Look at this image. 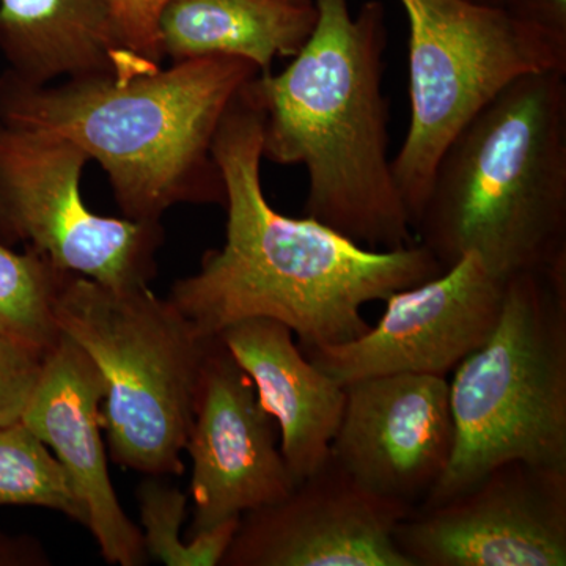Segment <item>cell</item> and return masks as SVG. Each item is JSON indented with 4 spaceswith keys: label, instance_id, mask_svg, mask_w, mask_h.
Here are the masks:
<instances>
[{
    "label": "cell",
    "instance_id": "obj_4",
    "mask_svg": "<svg viewBox=\"0 0 566 566\" xmlns=\"http://www.w3.org/2000/svg\"><path fill=\"white\" fill-rule=\"evenodd\" d=\"M416 241L444 270L475 252L499 277L566 268V73L517 77L436 166Z\"/></svg>",
    "mask_w": 566,
    "mask_h": 566
},
{
    "label": "cell",
    "instance_id": "obj_18",
    "mask_svg": "<svg viewBox=\"0 0 566 566\" xmlns=\"http://www.w3.org/2000/svg\"><path fill=\"white\" fill-rule=\"evenodd\" d=\"M69 271L41 253L0 243V331L48 354L62 337L55 301Z\"/></svg>",
    "mask_w": 566,
    "mask_h": 566
},
{
    "label": "cell",
    "instance_id": "obj_3",
    "mask_svg": "<svg viewBox=\"0 0 566 566\" xmlns=\"http://www.w3.org/2000/svg\"><path fill=\"white\" fill-rule=\"evenodd\" d=\"M260 74L245 59H189L118 80L32 84L0 74V118L66 137L109 177L132 221L161 222L177 205H221L227 193L212 142L241 88Z\"/></svg>",
    "mask_w": 566,
    "mask_h": 566
},
{
    "label": "cell",
    "instance_id": "obj_6",
    "mask_svg": "<svg viewBox=\"0 0 566 566\" xmlns=\"http://www.w3.org/2000/svg\"><path fill=\"white\" fill-rule=\"evenodd\" d=\"M55 319L104 379L112 461L145 475L185 474L197 385L211 337L150 285L111 289L70 273Z\"/></svg>",
    "mask_w": 566,
    "mask_h": 566
},
{
    "label": "cell",
    "instance_id": "obj_5",
    "mask_svg": "<svg viewBox=\"0 0 566 566\" xmlns=\"http://www.w3.org/2000/svg\"><path fill=\"white\" fill-rule=\"evenodd\" d=\"M455 447L419 506L444 502L506 461L566 468V268L506 281L485 344L449 382Z\"/></svg>",
    "mask_w": 566,
    "mask_h": 566
},
{
    "label": "cell",
    "instance_id": "obj_10",
    "mask_svg": "<svg viewBox=\"0 0 566 566\" xmlns=\"http://www.w3.org/2000/svg\"><path fill=\"white\" fill-rule=\"evenodd\" d=\"M509 279L475 252L441 274L390 294L367 334L340 345L301 349L342 385L371 376H446L493 333Z\"/></svg>",
    "mask_w": 566,
    "mask_h": 566
},
{
    "label": "cell",
    "instance_id": "obj_14",
    "mask_svg": "<svg viewBox=\"0 0 566 566\" xmlns=\"http://www.w3.org/2000/svg\"><path fill=\"white\" fill-rule=\"evenodd\" d=\"M106 386L95 364L62 333L22 422L50 447L87 512V528L107 564H147L140 527L118 501L107 468L102 405Z\"/></svg>",
    "mask_w": 566,
    "mask_h": 566
},
{
    "label": "cell",
    "instance_id": "obj_8",
    "mask_svg": "<svg viewBox=\"0 0 566 566\" xmlns=\"http://www.w3.org/2000/svg\"><path fill=\"white\" fill-rule=\"evenodd\" d=\"M88 161L66 137L0 118V243L24 244L111 289L148 286L158 273L161 222L88 210L81 192Z\"/></svg>",
    "mask_w": 566,
    "mask_h": 566
},
{
    "label": "cell",
    "instance_id": "obj_17",
    "mask_svg": "<svg viewBox=\"0 0 566 566\" xmlns=\"http://www.w3.org/2000/svg\"><path fill=\"white\" fill-rule=\"evenodd\" d=\"M315 24L314 0H170L159 18V50L172 63L245 59L266 74L275 59L300 52Z\"/></svg>",
    "mask_w": 566,
    "mask_h": 566
},
{
    "label": "cell",
    "instance_id": "obj_16",
    "mask_svg": "<svg viewBox=\"0 0 566 566\" xmlns=\"http://www.w3.org/2000/svg\"><path fill=\"white\" fill-rule=\"evenodd\" d=\"M0 52L7 70L32 84L161 69L123 44L107 0H0Z\"/></svg>",
    "mask_w": 566,
    "mask_h": 566
},
{
    "label": "cell",
    "instance_id": "obj_21",
    "mask_svg": "<svg viewBox=\"0 0 566 566\" xmlns=\"http://www.w3.org/2000/svg\"><path fill=\"white\" fill-rule=\"evenodd\" d=\"M48 354L0 331V424L22 420Z\"/></svg>",
    "mask_w": 566,
    "mask_h": 566
},
{
    "label": "cell",
    "instance_id": "obj_22",
    "mask_svg": "<svg viewBox=\"0 0 566 566\" xmlns=\"http://www.w3.org/2000/svg\"><path fill=\"white\" fill-rule=\"evenodd\" d=\"M118 36L133 54L163 66L158 24L170 0H107Z\"/></svg>",
    "mask_w": 566,
    "mask_h": 566
},
{
    "label": "cell",
    "instance_id": "obj_25",
    "mask_svg": "<svg viewBox=\"0 0 566 566\" xmlns=\"http://www.w3.org/2000/svg\"><path fill=\"white\" fill-rule=\"evenodd\" d=\"M469 2L480 3V6L501 7V9H504L509 0H469Z\"/></svg>",
    "mask_w": 566,
    "mask_h": 566
},
{
    "label": "cell",
    "instance_id": "obj_12",
    "mask_svg": "<svg viewBox=\"0 0 566 566\" xmlns=\"http://www.w3.org/2000/svg\"><path fill=\"white\" fill-rule=\"evenodd\" d=\"M331 458L368 491L415 510L455 447L446 376L394 374L345 385Z\"/></svg>",
    "mask_w": 566,
    "mask_h": 566
},
{
    "label": "cell",
    "instance_id": "obj_23",
    "mask_svg": "<svg viewBox=\"0 0 566 566\" xmlns=\"http://www.w3.org/2000/svg\"><path fill=\"white\" fill-rule=\"evenodd\" d=\"M513 18L566 43V0H509Z\"/></svg>",
    "mask_w": 566,
    "mask_h": 566
},
{
    "label": "cell",
    "instance_id": "obj_24",
    "mask_svg": "<svg viewBox=\"0 0 566 566\" xmlns=\"http://www.w3.org/2000/svg\"><path fill=\"white\" fill-rule=\"evenodd\" d=\"M0 565H50L43 547L31 538H7L0 534Z\"/></svg>",
    "mask_w": 566,
    "mask_h": 566
},
{
    "label": "cell",
    "instance_id": "obj_19",
    "mask_svg": "<svg viewBox=\"0 0 566 566\" xmlns=\"http://www.w3.org/2000/svg\"><path fill=\"white\" fill-rule=\"evenodd\" d=\"M40 506L87 527V512L50 447L22 420L0 424V506Z\"/></svg>",
    "mask_w": 566,
    "mask_h": 566
},
{
    "label": "cell",
    "instance_id": "obj_13",
    "mask_svg": "<svg viewBox=\"0 0 566 566\" xmlns=\"http://www.w3.org/2000/svg\"><path fill=\"white\" fill-rule=\"evenodd\" d=\"M411 512L329 458L281 501L244 513L221 566H412L394 539Z\"/></svg>",
    "mask_w": 566,
    "mask_h": 566
},
{
    "label": "cell",
    "instance_id": "obj_9",
    "mask_svg": "<svg viewBox=\"0 0 566 566\" xmlns=\"http://www.w3.org/2000/svg\"><path fill=\"white\" fill-rule=\"evenodd\" d=\"M412 566H565L566 468L513 460L394 532Z\"/></svg>",
    "mask_w": 566,
    "mask_h": 566
},
{
    "label": "cell",
    "instance_id": "obj_7",
    "mask_svg": "<svg viewBox=\"0 0 566 566\" xmlns=\"http://www.w3.org/2000/svg\"><path fill=\"white\" fill-rule=\"evenodd\" d=\"M409 22L411 122L392 159L412 230L442 153L517 77L566 73V43L501 7L469 0H400Z\"/></svg>",
    "mask_w": 566,
    "mask_h": 566
},
{
    "label": "cell",
    "instance_id": "obj_15",
    "mask_svg": "<svg viewBox=\"0 0 566 566\" xmlns=\"http://www.w3.org/2000/svg\"><path fill=\"white\" fill-rule=\"evenodd\" d=\"M245 374L263 408L275 420L281 452L297 482L331 458L345 408V386L324 374L294 342L286 324L249 318L218 335Z\"/></svg>",
    "mask_w": 566,
    "mask_h": 566
},
{
    "label": "cell",
    "instance_id": "obj_20",
    "mask_svg": "<svg viewBox=\"0 0 566 566\" xmlns=\"http://www.w3.org/2000/svg\"><path fill=\"white\" fill-rule=\"evenodd\" d=\"M163 476L147 475L137 488L142 536L148 558L167 566L221 565L232 543L240 517L223 521L218 526L192 535L182 542L180 531L185 523L188 497L177 488L166 485Z\"/></svg>",
    "mask_w": 566,
    "mask_h": 566
},
{
    "label": "cell",
    "instance_id": "obj_2",
    "mask_svg": "<svg viewBox=\"0 0 566 566\" xmlns=\"http://www.w3.org/2000/svg\"><path fill=\"white\" fill-rule=\"evenodd\" d=\"M314 3L290 65L245 85L263 111V159L305 167V218L371 251L416 244L390 158L385 6L368 0L354 17L348 0Z\"/></svg>",
    "mask_w": 566,
    "mask_h": 566
},
{
    "label": "cell",
    "instance_id": "obj_26",
    "mask_svg": "<svg viewBox=\"0 0 566 566\" xmlns=\"http://www.w3.org/2000/svg\"><path fill=\"white\" fill-rule=\"evenodd\" d=\"M289 2L305 3V2H312V0H289Z\"/></svg>",
    "mask_w": 566,
    "mask_h": 566
},
{
    "label": "cell",
    "instance_id": "obj_1",
    "mask_svg": "<svg viewBox=\"0 0 566 566\" xmlns=\"http://www.w3.org/2000/svg\"><path fill=\"white\" fill-rule=\"evenodd\" d=\"M262 140L263 111L244 85L212 142L226 185V243L169 294L200 335L271 318L293 331L301 349L346 344L370 331L364 305L444 271L422 244L371 251L315 219L275 211L263 191Z\"/></svg>",
    "mask_w": 566,
    "mask_h": 566
},
{
    "label": "cell",
    "instance_id": "obj_11",
    "mask_svg": "<svg viewBox=\"0 0 566 566\" xmlns=\"http://www.w3.org/2000/svg\"><path fill=\"white\" fill-rule=\"evenodd\" d=\"M277 439L251 376L221 338L211 337L185 447L192 463L191 536L292 493L296 480Z\"/></svg>",
    "mask_w": 566,
    "mask_h": 566
}]
</instances>
